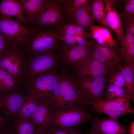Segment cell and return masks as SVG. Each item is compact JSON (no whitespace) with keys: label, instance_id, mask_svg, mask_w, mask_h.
Instances as JSON below:
<instances>
[{"label":"cell","instance_id":"1","mask_svg":"<svg viewBox=\"0 0 134 134\" xmlns=\"http://www.w3.org/2000/svg\"><path fill=\"white\" fill-rule=\"evenodd\" d=\"M50 112L80 105L86 108L90 103L85 100L77 80L63 69L48 99Z\"/></svg>","mask_w":134,"mask_h":134},{"label":"cell","instance_id":"2","mask_svg":"<svg viewBox=\"0 0 134 134\" xmlns=\"http://www.w3.org/2000/svg\"><path fill=\"white\" fill-rule=\"evenodd\" d=\"M59 29L51 27H34L22 47L25 56L33 53L54 52L59 47Z\"/></svg>","mask_w":134,"mask_h":134},{"label":"cell","instance_id":"3","mask_svg":"<svg viewBox=\"0 0 134 134\" xmlns=\"http://www.w3.org/2000/svg\"><path fill=\"white\" fill-rule=\"evenodd\" d=\"M92 119L86 107L80 105L50 112L49 127L78 128Z\"/></svg>","mask_w":134,"mask_h":134},{"label":"cell","instance_id":"4","mask_svg":"<svg viewBox=\"0 0 134 134\" xmlns=\"http://www.w3.org/2000/svg\"><path fill=\"white\" fill-rule=\"evenodd\" d=\"M25 57L24 83L56 67L57 63L55 52L33 53Z\"/></svg>","mask_w":134,"mask_h":134},{"label":"cell","instance_id":"5","mask_svg":"<svg viewBox=\"0 0 134 134\" xmlns=\"http://www.w3.org/2000/svg\"><path fill=\"white\" fill-rule=\"evenodd\" d=\"M34 30L22 25L11 17L0 15V32L12 47H22Z\"/></svg>","mask_w":134,"mask_h":134},{"label":"cell","instance_id":"6","mask_svg":"<svg viewBox=\"0 0 134 134\" xmlns=\"http://www.w3.org/2000/svg\"><path fill=\"white\" fill-rule=\"evenodd\" d=\"M59 75L55 67L25 81L24 91L33 93L40 99L48 100L57 82Z\"/></svg>","mask_w":134,"mask_h":134},{"label":"cell","instance_id":"7","mask_svg":"<svg viewBox=\"0 0 134 134\" xmlns=\"http://www.w3.org/2000/svg\"><path fill=\"white\" fill-rule=\"evenodd\" d=\"M131 99L128 95L113 100H105L103 99L96 101L89 102L93 111L100 114L104 113L117 119L121 116L130 113L134 114V110L131 107Z\"/></svg>","mask_w":134,"mask_h":134},{"label":"cell","instance_id":"8","mask_svg":"<svg viewBox=\"0 0 134 134\" xmlns=\"http://www.w3.org/2000/svg\"><path fill=\"white\" fill-rule=\"evenodd\" d=\"M25 57L22 47H11L0 55V67L4 69L21 84L24 83Z\"/></svg>","mask_w":134,"mask_h":134},{"label":"cell","instance_id":"9","mask_svg":"<svg viewBox=\"0 0 134 134\" xmlns=\"http://www.w3.org/2000/svg\"><path fill=\"white\" fill-rule=\"evenodd\" d=\"M61 3V0H45L41 12L31 25L35 27H57L62 26L63 18Z\"/></svg>","mask_w":134,"mask_h":134},{"label":"cell","instance_id":"10","mask_svg":"<svg viewBox=\"0 0 134 134\" xmlns=\"http://www.w3.org/2000/svg\"><path fill=\"white\" fill-rule=\"evenodd\" d=\"M115 48L100 44L93 41L90 55L102 63L110 71L119 68L121 53Z\"/></svg>","mask_w":134,"mask_h":134},{"label":"cell","instance_id":"11","mask_svg":"<svg viewBox=\"0 0 134 134\" xmlns=\"http://www.w3.org/2000/svg\"><path fill=\"white\" fill-rule=\"evenodd\" d=\"M26 95L24 92L16 91L8 93H0V113L7 120L13 117H16Z\"/></svg>","mask_w":134,"mask_h":134},{"label":"cell","instance_id":"12","mask_svg":"<svg viewBox=\"0 0 134 134\" xmlns=\"http://www.w3.org/2000/svg\"><path fill=\"white\" fill-rule=\"evenodd\" d=\"M91 47L64 43L61 48L62 55L67 65L75 70L90 54Z\"/></svg>","mask_w":134,"mask_h":134},{"label":"cell","instance_id":"13","mask_svg":"<svg viewBox=\"0 0 134 134\" xmlns=\"http://www.w3.org/2000/svg\"><path fill=\"white\" fill-rule=\"evenodd\" d=\"M90 131L102 134H129L126 127L119 124L118 119L109 117L102 119L97 116L94 117L92 119Z\"/></svg>","mask_w":134,"mask_h":134},{"label":"cell","instance_id":"14","mask_svg":"<svg viewBox=\"0 0 134 134\" xmlns=\"http://www.w3.org/2000/svg\"><path fill=\"white\" fill-rule=\"evenodd\" d=\"M75 70L76 76L88 77L93 79L103 76L110 71L90 55L85 59Z\"/></svg>","mask_w":134,"mask_h":134},{"label":"cell","instance_id":"15","mask_svg":"<svg viewBox=\"0 0 134 134\" xmlns=\"http://www.w3.org/2000/svg\"><path fill=\"white\" fill-rule=\"evenodd\" d=\"M105 5V20L108 26L117 35L121 44L124 36L121 19L117 13L114 4V0H104Z\"/></svg>","mask_w":134,"mask_h":134},{"label":"cell","instance_id":"16","mask_svg":"<svg viewBox=\"0 0 134 134\" xmlns=\"http://www.w3.org/2000/svg\"><path fill=\"white\" fill-rule=\"evenodd\" d=\"M0 15L14 17L22 25L29 23L20 0H1L0 3Z\"/></svg>","mask_w":134,"mask_h":134},{"label":"cell","instance_id":"17","mask_svg":"<svg viewBox=\"0 0 134 134\" xmlns=\"http://www.w3.org/2000/svg\"><path fill=\"white\" fill-rule=\"evenodd\" d=\"M40 99L38 107L30 118L36 128L45 130L50 126V111L47 100Z\"/></svg>","mask_w":134,"mask_h":134},{"label":"cell","instance_id":"18","mask_svg":"<svg viewBox=\"0 0 134 134\" xmlns=\"http://www.w3.org/2000/svg\"><path fill=\"white\" fill-rule=\"evenodd\" d=\"M89 28L91 37L97 43L115 48L117 47L116 42L105 27L91 24Z\"/></svg>","mask_w":134,"mask_h":134},{"label":"cell","instance_id":"19","mask_svg":"<svg viewBox=\"0 0 134 134\" xmlns=\"http://www.w3.org/2000/svg\"><path fill=\"white\" fill-rule=\"evenodd\" d=\"M105 86V78L101 76L93 79L90 86L83 96L89 103L103 99Z\"/></svg>","mask_w":134,"mask_h":134},{"label":"cell","instance_id":"20","mask_svg":"<svg viewBox=\"0 0 134 134\" xmlns=\"http://www.w3.org/2000/svg\"><path fill=\"white\" fill-rule=\"evenodd\" d=\"M90 1L77 9L69 18L73 23L78 24L85 29L89 28L94 20L92 14Z\"/></svg>","mask_w":134,"mask_h":134},{"label":"cell","instance_id":"21","mask_svg":"<svg viewBox=\"0 0 134 134\" xmlns=\"http://www.w3.org/2000/svg\"><path fill=\"white\" fill-rule=\"evenodd\" d=\"M40 100L33 93H27L25 100L18 112L16 117L20 119L30 118L38 107Z\"/></svg>","mask_w":134,"mask_h":134},{"label":"cell","instance_id":"22","mask_svg":"<svg viewBox=\"0 0 134 134\" xmlns=\"http://www.w3.org/2000/svg\"><path fill=\"white\" fill-rule=\"evenodd\" d=\"M24 12L30 24L36 19L41 12L45 0H21Z\"/></svg>","mask_w":134,"mask_h":134},{"label":"cell","instance_id":"23","mask_svg":"<svg viewBox=\"0 0 134 134\" xmlns=\"http://www.w3.org/2000/svg\"><path fill=\"white\" fill-rule=\"evenodd\" d=\"M91 8L93 16L99 23L103 25L108 30H111L106 24L105 20L104 2L102 0H92L91 1Z\"/></svg>","mask_w":134,"mask_h":134},{"label":"cell","instance_id":"24","mask_svg":"<svg viewBox=\"0 0 134 134\" xmlns=\"http://www.w3.org/2000/svg\"><path fill=\"white\" fill-rule=\"evenodd\" d=\"M126 73L124 79L126 90L131 100L134 102V61L123 67Z\"/></svg>","mask_w":134,"mask_h":134},{"label":"cell","instance_id":"25","mask_svg":"<svg viewBox=\"0 0 134 134\" xmlns=\"http://www.w3.org/2000/svg\"><path fill=\"white\" fill-rule=\"evenodd\" d=\"M59 30L60 34L79 36L85 38L91 37L90 34L85 31L81 26L74 23H68Z\"/></svg>","mask_w":134,"mask_h":134},{"label":"cell","instance_id":"26","mask_svg":"<svg viewBox=\"0 0 134 134\" xmlns=\"http://www.w3.org/2000/svg\"><path fill=\"white\" fill-rule=\"evenodd\" d=\"M14 123L17 134H34L36 128L30 118L20 119L16 117Z\"/></svg>","mask_w":134,"mask_h":134},{"label":"cell","instance_id":"27","mask_svg":"<svg viewBox=\"0 0 134 134\" xmlns=\"http://www.w3.org/2000/svg\"><path fill=\"white\" fill-rule=\"evenodd\" d=\"M58 38L60 40L63 41L64 43L67 44H78L90 48L92 47L93 42V41H90L86 38L65 34H59Z\"/></svg>","mask_w":134,"mask_h":134},{"label":"cell","instance_id":"28","mask_svg":"<svg viewBox=\"0 0 134 134\" xmlns=\"http://www.w3.org/2000/svg\"><path fill=\"white\" fill-rule=\"evenodd\" d=\"M21 84L16 79L7 72L5 78L0 82V93H8L15 91Z\"/></svg>","mask_w":134,"mask_h":134},{"label":"cell","instance_id":"29","mask_svg":"<svg viewBox=\"0 0 134 134\" xmlns=\"http://www.w3.org/2000/svg\"><path fill=\"white\" fill-rule=\"evenodd\" d=\"M89 1L88 0H61V3L64 11L69 18L77 9Z\"/></svg>","mask_w":134,"mask_h":134},{"label":"cell","instance_id":"30","mask_svg":"<svg viewBox=\"0 0 134 134\" xmlns=\"http://www.w3.org/2000/svg\"><path fill=\"white\" fill-rule=\"evenodd\" d=\"M128 95L126 89L116 86L111 84L107 87L106 92L107 100L117 99Z\"/></svg>","mask_w":134,"mask_h":134},{"label":"cell","instance_id":"31","mask_svg":"<svg viewBox=\"0 0 134 134\" xmlns=\"http://www.w3.org/2000/svg\"><path fill=\"white\" fill-rule=\"evenodd\" d=\"M45 131L46 134H83L76 127H50Z\"/></svg>","mask_w":134,"mask_h":134},{"label":"cell","instance_id":"32","mask_svg":"<svg viewBox=\"0 0 134 134\" xmlns=\"http://www.w3.org/2000/svg\"><path fill=\"white\" fill-rule=\"evenodd\" d=\"M110 80L111 84L115 86L125 88V80L120 71L113 73L110 76Z\"/></svg>","mask_w":134,"mask_h":134},{"label":"cell","instance_id":"33","mask_svg":"<svg viewBox=\"0 0 134 134\" xmlns=\"http://www.w3.org/2000/svg\"><path fill=\"white\" fill-rule=\"evenodd\" d=\"M121 58L125 61L127 64L134 61V44L126 48L121 53Z\"/></svg>","mask_w":134,"mask_h":134},{"label":"cell","instance_id":"34","mask_svg":"<svg viewBox=\"0 0 134 134\" xmlns=\"http://www.w3.org/2000/svg\"><path fill=\"white\" fill-rule=\"evenodd\" d=\"M124 1L125 4L124 9L119 15L120 16H121L125 19L134 16V5L130 4Z\"/></svg>","mask_w":134,"mask_h":134},{"label":"cell","instance_id":"35","mask_svg":"<svg viewBox=\"0 0 134 134\" xmlns=\"http://www.w3.org/2000/svg\"><path fill=\"white\" fill-rule=\"evenodd\" d=\"M121 44L125 48L134 44V35L126 31V33L124 35Z\"/></svg>","mask_w":134,"mask_h":134},{"label":"cell","instance_id":"36","mask_svg":"<svg viewBox=\"0 0 134 134\" xmlns=\"http://www.w3.org/2000/svg\"><path fill=\"white\" fill-rule=\"evenodd\" d=\"M124 27L126 31L134 35V16L125 19Z\"/></svg>","mask_w":134,"mask_h":134},{"label":"cell","instance_id":"37","mask_svg":"<svg viewBox=\"0 0 134 134\" xmlns=\"http://www.w3.org/2000/svg\"><path fill=\"white\" fill-rule=\"evenodd\" d=\"M12 47L0 32V55L6 50Z\"/></svg>","mask_w":134,"mask_h":134},{"label":"cell","instance_id":"38","mask_svg":"<svg viewBox=\"0 0 134 134\" xmlns=\"http://www.w3.org/2000/svg\"><path fill=\"white\" fill-rule=\"evenodd\" d=\"M7 120L4 116L0 113V130L5 126Z\"/></svg>","mask_w":134,"mask_h":134},{"label":"cell","instance_id":"39","mask_svg":"<svg viewBox=\"0 0 134 134\" xmlns=\"http://www.w3.org/2000/svg\"><path fill=\"white\" fill-rule=\"evenodd\" d=\"M129 134H134V121H132L131 123L129 128L128 129Z\"/></svg>","mask_w":134,"mask_h":134},{"label":"cell","instance_id":"40","mask_svg":"<svg viewBox=\"0 0 134 134\" xmlns=\"http://www.w3.org/2000/svg\"><path fill=\"white\" fill-rule=\"evenodd\" d=\"M34 134H46L45 130H41L36 128Z\"/></svg>","mask_w":134,"mask_h":134},{"label":"cell","instance_id":"41","mask_svg":"<svg viewBox=\"0 0 134 134\" xmlns=\"http://www.w3.org/2000/svg\"><path fill=\"white\" fill-rule=\"evenodd\" d=\"M4 127L0 130V134H11V133L5 131L4 130Z\"/></svg>","mask_w":134,"mask_h":134},{"label":"cell","instance_id":"42","mask_svg":"<svg viewBox=\"0 0 134 134\" xmlns=\"http://www.w3.org/2000/svg\"><path fill=\"white\" fill-rule=\"evenodd\" d=\"M102 134L101 133L94 131H90V132L87 134Z\"/></svg>","mask_w":134,"mask_h":134},{"label":"cell","instance_id":"43","mask_svg":"<svg viewBox=\"0 0 134 134\" xmlns=\"http://www.w3.org/2000/svg\"><path fill=\"white\" fill-rule=\"evenodd\" d=\"M124 1L130 4L134 5V0H124Z\"/></svg>","mask_w":134,"mask_h":134}]
</instances>
